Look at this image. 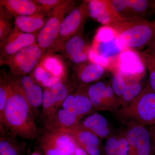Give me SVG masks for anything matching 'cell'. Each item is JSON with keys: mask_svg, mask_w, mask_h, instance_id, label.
I'll list each match as a JSON object with an SVG mask.
<instances>
[{"mask_svg": "<svg viewBox=\"0 0 155 155\" xmlns=\"http://www.w3.org/2000/svg\"><path fill=\"white\" fill-rule=\"evenodd\" d=\"M8 96L1 131L5 127L13 136L34 140L38 132L32 109L14 78L9 77Z\"/></svg>", "mask_w": 155, "mask_h": 155, "instance_id": "cell-1", "label": "cell"}, {"mask_svg": "<svg viewBox=\"0 0 155 155\" xmlns=\"http://www.w3.org/2000/svg\"><path fill=\"white\" fill-rule=\"evenodd\" d=\"M108 26L116 31L123 45L133 50L147 46L155 34V21L146 19L116 20Z\"/></svg>", "mask_w": 155, "mask_h": 155, "instance_id": "cell-2", "label": "cell"}, {"mask_svg": "<svg viewBox=\"0 0 155 155\" xmlns=\"http://www.w3.org/2000/svg\"><path fill=\"white\" fill-rule=\"evenodd\" d=\"M124 120L143 126L155 125V92L148 82L140 94L129 105L118 111Z\"/></svg>", "mask_w": 155, "mask_h": 155, "instance_id": "cell-3", "label": "cell"}, {"mask_svg": "<svg viewBox=\"0 0 155 155\" xmlns=\"http://www.w3.org/2000/svg\"><path fill=\"white\" fill-rule=\"evenodd\" d=\"M91 48L99 55L110 60L114 64V69L118 57L129 49L122 44L114 28L105 25L97 31Z\"/></svg>", "mask_w": 155, "mask_h": 155, "instance_id": "cell-4", "label": "cell"}, {"mask_svg": "<svg viewBox=\"0 0 155 155\" xmlns=\"http://www.w3.org/2000/svg\"><path fill=\"white\" fill-rule=\"evenodd\" d=\"M115 21L146 19L155 11V1L108 0Z\"/></svg>", "mask_w": 155, "mask_h": 155, "instance_id": "cell-5", "label": "cell"}, {"mask_svg": "<svg viewBox=\"0 0 155 155\" xmlns=\"http://www.w3.org/2000/svg\"><path fill=\"white\" fill-rule=\"evenodd\" d=\"M123 76L127 85L140 82L145 74L146 66L140 54L127 49L119 55L113 71Z\"/></svg>", "mask_w": 155, "mask_h": 155, "instance_id": "cell-6", "label": "cell"}, {"mask_svg": "<svg viewBox=\"0 0 155 155\" xmlns=\"http://www.w3.org/2000/svg\"><path fill=\"white\" fill-rule=\"evenodd\" d=\"M72 2L71 1H63L51 11L49 18L37 36L36 43L43 51L51 46L58 38L64 15Z\"/></svg>", "mask_w": 155, "mask_h": 155, "instance_id": "cell-7", "label": "cell"}, {"mask_svg": "<svg viewBox=\"0 0 155 155\" xmlns=\"http://www.w3.org/2000/svg\"><path fill=\"white\" fill-rule=\"evenodd\" d=\"M87 94L94 109L115 113L120 104L111 83L98 81L87 87Z\"/></svg>", "mask_w": 155, "mask_h": 155, "instance_id": "cell-8", "label": "cell"}, {"mask_svg": "<svg viewBox=\"0 0 155 155\" xmlns=\"http://www.w3.org/2000/svg\"><path fill=\"white\" fill-rule=\"evenodd\" d=\"M43 51L35 42L8 58L6 63L14 75L24 76L35 68Z\"/></svg>", "mask_w": 155, "mask_h": 155, "instance_id": "cell-9", "label": "cell"}, {"mask_svg": "<svg viewBox=\"0 0 155 155\" xmlns=\"http://www.w3.org/2000/svg\"><path fill=\"white\" fill-rule=\"evenodd\" d=\"M125 138L128 143V155H152L153 141L149 130L143 125L127 122Z\"/></svg>", "mask_w": 155, "mask_h": 155, "instance_id": "cell-10", "label": "cell"}, {"mask_svg": "<svg viewBox=\"0 0 155 155\" xmlns=\"http://www.w3.org/2000/svg\"><path fill=\"white\" fill-rule=\"evenodd\" d=\"M89 16L88 1H84L77 8L73 9L61 23L58 38L67 41L78 34Z\"/></svg>", "mask_w": 155, "mask_h": 155, "instance_id": "cell-11", "label": "cell"}, {"mask_svg": "<svg viewBox=\"0 0 155 155\" xmlns=\"http://www.w3.org/2000/svg\"><path fill=\"white\" fill-rule=\"evenodd\" d=\"M71 136L78 147L90 155H101V139L80 124L67 128L57 129Z\"/></svg>", "mask_w": 155, "mask_h": 155, "instance_id": "cell-12", "label": "cell"}, {"mask_svg": "<svg viewBox=\"0 0 155 155\" xmlns=\"http://www.w3.org/2000/svg\"><path fill=\"white\" fill-rule=\"evenodd\" d=\"M36 39L34 34L24 33L14 27L1 45L2 54L7 60L24 48L36 42Z\"/></svg>", "mask_w": 155, "mask_h": 155, "instance_id": "cell-13", "label": "cell"}, {"mask_svg": "<svg viewBox=\"0 0 155 155\" xmlns=\"http://www.w3.org/2000/svg\"><path fill=\"white\" fill-rule=\"evenodd\" d=\"M14 79L32 110H36L42 104L44 91L41 87L28 75L21 76L19 79Z\"/></svg>", "mask_w": 155, "mask_h": 155, "instance_id": "cell-14", "label": "cell"}, {"mask_svg": "<svg viewBox=\"0 0 155 155\" xmlns=\"http://www.w3.org/2000/svg\"><path fill=\"white\" fill-rule=\"evenodd\" d=\"M41 140L53 145L69 155H75L78 146L71 135L57 129H47Z\"/></svg>", "mask_w": 155, "mask_h": 155, "instance_id": "cell-15", "label": "cell"}, {"mask_svg": "<svg viewBox=\"0 0 155 155\" xmlns=\"http://www.w3.org/2000/svg\"><path fill=\"white\" fill-rule=\"evenodd\" d=\"M1 8L16 18L41 13V9L34 1L30 0H1Z\"/></svg>", "mask_w": 155, "mask_h": 155, "instance_id": "cell-16", "label": "cell"}, {"mask_svg": "<svg viewBox=\"0 0 155 155\" xmlns=\"http://www.w3.org/2000/svg\"><path fill=\"white\" fill-rule=\"evenodd\" d=\"M80 125L91 131L101 139L109 137L111 128L105 117L99 114H94L87 117Z\"/></svg>", "mask_w": 155, "mask_h": 155, "instance_id": "cell-17", "label": "cell"}, {"mask_svg": "<svg viewBox=\"0 0 155 155\" xmlns=\"http://www.w3.org/2000/svg\"><path fill=\"white\" fill-rule=\"evenodd\" d=\"M89 16L103 25H108L115 21L108 0L88 1Z\"/></svg>", "mask_w": 155, "mask_h": 155, "instance_id": "cell-18", "label": "cell"}, {"mask_svg": "<svg viewBox=\"0 0 155 155\" xmlns=\"http://www.w3.org/2000/svg\"><path fill=\"white\" fill-rule=\"evenodd\" d=\"M65 48L66 52L73 63L81 64L88 60V50L86 51V43L81 35L78 34L67 41Z\"/></svg>", "mask_w": 155, "mask_h": 155, "instance_id": "cell-19", "label": "cell"}, {"mask_svg": "<svg viewBox=\"0 0 155 155\" xmlns=\"http://www.w3.org/2000/svg\"><path fill=\"white\" fill-rule=\"evenodd\" d=\"M87 85H80L74 93V103L68 110L74 113L80 119L91 113L94 108L87 94Z\"/></svg>", "mask_w": 155, "mask_h": 155, "instance_id": "cell-20", "label": "cell"}, {"mask_svg": "<svg viewBox=\"0 0 155 155\" xmlns=\"http://www.w3.org/2000/svg\"><path fill=\"white\" fill-rule=\"evenodd\" d=\"M47 20L41 13L15 18L14 27L22 32L33 34L43 28Z\"/></svg>", "mask_w": 155, "mask_h": 155, "instance_id": "cell-21", "label": "cell"}, {"mask_svg": "<svg viewBox=\"0 0 155 155\" xmlns=\"http://www.w3.org/2000/svg\"><path fill=\"white\" fill-rule=\"evenodd\" d=\"M106 69L100 65L90 62L80 66L76 72V76L80 85L97 82L103 77Z\"/></svg>", "mask_w": 155, "mask_h": 155, "instance_id": "cell-22", "label": "cell"}, {"mask_svg": "<svg viewBox=\"0 0 155 155\" xmlns=\"http://www.w3.org/2000/svg\"><path fill=\"white\" fill-rule=\"evenodd\" d=\"M81 119L68 109L58 111L54 118L49 124H46L47 129H67L79 124Z\"/></svg>", "mask_w": 155, "mask_h": 155, "instance_id": "cell-23", "label": "cell"}, {"mask_svg": "<svg viewBox=\"0 0 155 155\" xmlns=\"http://www.w3.org/2000/svg\"><path fill=\"white\" fill-rule=\"evenodd\" d=\"M40 65L51 74L63 80L65 74L63 62L55 56H48L44 58Z\"/></svg>", "mask_w": 155, "mask_h": 155, "instance_id": "cell-24", "label": "cell"}, {"mask_svg": "<svg viewBox=\"0 0 155 155\" xmlns=\"http://www.w3.org/2000/svg\"><path fill=\"white\" fill-rule=\"evenodd\" d=\"M23 147L12 137H1L0 155H22Z\"/></svg>", "mask_w": 155, "mask_h": 155, "instance_id": "cell-25", "label": "cell"}, {"mask_svg": "<svg viewBox=\"0 0 155 155\" xmlns=\"http://www.w3.org/2000/svg\"><path fill=\"white\" fill-rule=\"evenodd\" d=\"M42 105L43 113L46 119V124H49L58 112L50 89L44 88Z\"/></svg>", "mask_w": 155, "mask_h": 155, "instance_id": "cell-26", "label": "cell"}, {"mask_svg": "<svg viewBox=\"0 0 155 155\" xmlns=\"http://www.w3.org/2000/svg\"><path fill=\"white\" fill-rule=\"evenodd\" d=\"M143 87L140 82L128 85L124 93L119 99L122 108L125 107L130 104L140 94Z\"/></svg>", "mask_w": 155, "mask_h": 155, "instance_id": "cell-27", "label": "cell"}, {"mask_svg": "<svg viewBox=\"0 0 155 155\" xmlns=\"http://www.w3.org/2000/svg\"><path fill=\"white\" fill-rule=\"evenodd\" d=\"M56 107L58 108L69 94V88L63 82H60L50 89Z\"/></svg>", "mask_w": 155, "mask_h": 155, "instance_id": "cell-28", "label": "cell"}, {"mask_svg": "<svg viewBox=\"0 0 155 155\" xmlns=\"http://www.w3.org/2000/svg\"><path fill=\"white\" fill-rule=\"evenodd\" d=\"M9 77L1 76L0 81V123L2 122L8 96Z\"/></svg>", "mask_w": 155, "mask_h": 155, "instance_id": "cell-29", "label": "cell"}, {"mask_svg": "<svg viewBox=\"0 0 155 155\" xmlns=\"http://www.w3.org/2000/svg\"><path fill=\"white\" fill-rule=\"evenodd\" d=\"M112 73L111 86L119 99L124 93L128 85L124 78L119 72L114 71Z\"/></svg>", "mask_w": 155, "mask_h": 155, "instance_id": "cell-30", "label": "cell"}, {"mask_svg": "<svg viewBox=\"0 0 155 155\" xmlns=\"http://www.w3.org/2000/svg\"><path fill=\"white\" fill-rule=\"evenodd\" d=\"M140 54L148 71L149 78L148 82L155 92V61L150 55L146 52L142 53Z\"/></svg>", "mask_w": 155, "mask_h": 155, "instance_id": "cell-31", "label": "cell"}, {"mask_svg": "<svg viewBox=\"0 0 155 155\" xmlns=\"http://www.w3.org/2000/svg\"><path fill=\"white\" fill-rule=\"evenodd\" d=\"M87 56L88 61L91 63L100 65L110 71L114 69V64L110 60L98 55L91 47L88 48Z\"/></svg>", "mask_w": 155, "mask_h": 155, "instance_id": "cell-32", "label": "cell"}, {"mask_svg": "<svg viewBox=\"0 0 155 155\" xmlns=\"http://www.w3.org/2000/svg\"><path fill=\"white\" fill-rule=\"evenodd\" d=\"M8 18L5 17L3 11H1L0 17V41L1 45L5 41L12 31V24L10 23Z\"/></svg>", "mask_w": 155, "mask_h": 155, "instance_id": "cell-33", "label": "cell"}, {"mask_svg": "<svg viewBox=\"0 0 155 155\" xmlns=\"http://www.w3.org/2000/svg\"><path fill=\"white\" fill-rule=\"evenodd\" d=\"M40 146L45 155H69L53 145L41 140Z\"/></svg>", "mask_w": 155, "mask_h": 155, "instance_id": "cell-34", "label": "cell"}, {"mask_svg": "<svg viewBox=\"0 0 155 155\" xmlns=\"http://www.w3.org/2000/svg\"><path fill=\"white\" fill-rule=\"evenodd\" d=\"M119 137L118 136L108 137L104 147L106 155H116Z\"/></svg>", "mask_w": 155, "mask_h": 155, "instance_id": "cell-35", "label": "cell"}, {"mask_svg": "<svg viewBox=\"0 0 155 155\" xmlns=\"http://www.w3.org/2000/svg\"><path fill=\"white\" fill-rule=\"evenodd\" d=\"M63 80L59 78L55 77L47 71L39 85L44 88L50 89L58 83L62 82Z\"/></svg>", "mask_w": 155, "mask_h": 155, "instance_id": "cell-36", "label": "cell"}, {"mask_svg": "<svg viewBox=\"0 0 155 155\" xmlns=\"http://www.w3.org/2000/svg\"><path fill=\"white\" fill-rule=\"evenodd\" d=\"M34 1L40 6L42 11L47 12L52 11L56 6L63 2V1L60 0H37Z\"/></svg>", "mask_w": 155, "mask_h": 155, "instance_id": "cell-37", "label": "cell"}, {"mask_svg": "<svg viewBox=\"0 0 155 155\" xmlns=\"http://www.w3.org/2000/svg\"><path fill=\"white\" fill-rule=\"evenodd\" d=\"M128 143L125 136H119L116 155H128Z\"/></svg>", "mask_w": 155, "mask_h": 155, "instance_id": "cell-38", "label": "cell"}, {"mask_svg": "<svg viewBox=\"0 0 155 155\" xmlns=\"http://www.w3.org/2000/svg\"><path fill=\"white\" fill-rule=\"evenodd\" d=\"M46 72V70L42 67L40 64L37 66L33 72V78L39 85L41 82Z\"/></svg>", "mask_w": 155, "mask_h": 155, "instance_id": "cell-39", "label": "cell"}, {"mask_svg": "<svg viewBox=\"0 0 155 155\" xmlns=\"http://www.w3.org/2000/svg\"><path fill=\"white\" fill-rule=\"evenodd\" d=\"M74 93L69 94L62 104L61 107H63V109H69L73 105V103H74Z\"/></svg>", "mask_w": 155, "mask_h": 155, "instance_id": "cell-40", "label": "cell"}, {"mask_svg": "<svg viewBox=\"0 0 155 155\" xmlns=\"http://www.w3.org/2000/svg\"><path fill=\"white\" fill-rule=\"evenodd\" d=\"M147 46V49L146 52L155 57V38L152 39Z\"/></svg>", "mask_w": 155, "mask_h": 155, "instance_id": "cell-41", "label": "cell"}, {"mask_svg": "<svg viewBox=\"0 0 155 155\" xmlns=\"http://www.w3.org/2000/svg\"><path fill=\"white\" fill-rule=\"evenodd\" d=\"M75 155H90L84 150L78 146L75 150Z\"/></svg>", "mask_w": 155, "mask_h": 155, "instance_id": "cell-42", "label": "cell"}, {"mask_svg": "<svg viewBox=\"0 0 155 155\" xmlns=\"http://www.w3.org/2000/svg\"><path fill=\"white\" fill-rule=\"evenodd\" d=\"M150 132L153 141L154 142V146L155 147V125H153L151 131L150 130Z\"/></svg>", "mask_w": 155, "mask_h": 155, "instance_id": "cell-43", "label": "cell"}, {"mask_svg": "<svg viewBox=\"0 0 155 155\" xmlns=\"http://www.w3.org/2000/svg\"><path fill=\"white\" fill-rule=\"evenodd\" d=\"M30 155H42L40 153H39L38 152H35L32 153H31V154Z\"/></svg>", "mask_w": 155, "mask_h": 155, "instance_id": "cell-44", "label": "cell"}, {"mask_svg": "<svg viewBox=\"0 0 155 155\" xmlns=\"http://www.w3.org/2000/svg\"><path fill=\"white\" fill-rule=\"evenodd\" d=\"M151 55V56H152V58H153L154 60H155V56H153L151 55Z\"/></svg>", "mask_w": 155, "mask_h": 155, "instance_id": "cell-45", "label": "cell"}, {"mask_svg": "<svg viewBox=\"0 0 155 155\" xmlns=\"http://www.w3.org/2000/svg\"><path fill=\"white\" fill-rule=\"evenodd\" d=\"M152 38H155V34H154V35L153 37Z\"/></svg>", "mask_w": 155, "mask_h": 155, "instance_id": "cell-46", "label": "cell"}, {"mask_svg": "<svg viewBox=\"0 0 155 155\" xmlns=\"http://www.w3.org/2000/svg\"><path fill=\"white\" fill-rule=\"evenodd\" d=\"M154 149H155V147H154Z\"/></svg>", "mask_w": 155, "mask_h": 155, "instance_id": "cell-47", "label": "cell"}]
</instances>
